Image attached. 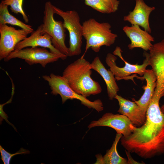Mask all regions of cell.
Masks as SVG:
<instances>
[{
    "label": "cell",
    "instance_id": "1",
    "mask_svg": "<svg viewBox=\"0 0 164 164\" xmlns=\"http://www.w3.org/2000/svg\"><path fill=\"white\" fill-rule=\"evenodd\" d=\"M160 96L154 93L146 113L145 123L122 136L121 144L126 151L145 159L164 154V114L159 105Z\"/></svg>",
    "mask_w": 164,
    "mask_h": 164
},
{
    "label": "cell",
    "instance_id": "2",
    "mask_svg": "<svg viewBox=\"0 0 164 164\" xmlns=\"http://www.w3.org/2000/svg\"><path fill=\"white\" fill-rule=\"evenodd\" d=\"M90 65L82 56L68 65L62 76L72 89L86 97L99 94L102 90L99 83L91 77Z\"/></svg>",
    "mask_w": 164,
    "mask_h": 164
},
{
    "label": "cell",
    "instance_id": "3",
    "mask_svg": "<svg viewBox=\"0 0 164 164\" xmlns=\"http://www.w3.org/2000/svg\"><path fill=\"white\" fill-rule=\"evenodd\" d=\"M82 25L83 37L86 41L85 53L90 48L98 52L102 46H110L113 44L118 37L117 34L112 32L108 22H99L90 18Z\"/></svg>",
    "mask_w": 164,
    "mask_h": 164
},
{
    "label": "cell",
    "instance_id": "4",
    "mask_svg": "<svg viewBox=\"0 0 164 164\" xmlns=\"http://www.w3.org/2000/svg\"><path fill=\"white\" fill-rule=\"evenodd\" d=\"M122 51L118 46L116 47L113 54L108 53L105 58V62L110 67V70L114 75L116 80L128 79L130 75L138 74L143 75L146 67L150 65L149 54L144 52L145 57L143 63L141 65L132 64L124 60L122 56Z\"/></svg>",
    "mask_w": 164,
    "mask_h": 164
},
{
    "label": "cell",
    "instance_id": "5",
    "mask_svg": "<svg viewBox=\"0 0 164 164\" xmlns=\"http://www.w3.org/2000/svg\"><path fill=\"white\" fill-rule=\"evenodd\" d=\"M42 78L48 82L51 90V93L53 95L59 94L61 96L62 104L68 99H75L80 101L81 104L88 108L94 109L98 112L103 110V104L100 99L92 101L78 94L70 87L62 76L51 73L49 75H43Z\"/></svg>",
    "mask_w": 164,
    "mask_h": 164
},
{
    "label": "cell",
    "instance_id": "6",
    "mask_svg": "<svg viewBox=\"0 0 164 164\" xmlns=\"http://www.w3.org/2000/svg\"><path fill=\"white\" fill-rule=\"evenodd\" d=\"M53 6L50 1L45 3L42 31L51 37L52 44L54 47L68 56L69 50L65 43L66 29L63 22L54 19Z\"/></svg>",
    "mask_w": 164,
    "mask_h": 164
},
{
    "label": "cell",
    "instance_id": "7",
    "mask_svg": "<svg viewBox=\"0 0 164 164\" xmlns=\"http://www.w3.org/2000/svg\"><path fill=\"white\" fill-rule=\"evenodd\" d=\"M54 12L63 19L65 29L69 35V56H78L81 53L82 43L83 26L78 12L75 10L64 11L53 5Z\"/></svg>",
    "mask_w": 164,
    "mask_h": 164
},
{
    "label": "cell",
    "instance_id": "8",
    "mask_svg": "<svg viewBox=\"0 0 164 164\" xmlns=\"http://www.w3.org/2000/svg\"><path fill=\"white\" fill-rule=\"evenodd\" d=\"M15 58L24 60L30 65L40 64L44 68L49 63L57 61L59 59H62L60 56L49 51L45 48L35 47L14 50L4 60L8 61Z\"/></svg>",
    "mask_w": 164,
    "mask_h": 164
},
{
    "label": "cell",
    "instance_id": "9",
    "mask_svg": "<svg viewBox=\"0 0 164 164\" xmlns=\"http://www.w3.org/2000/svg\"><path fill=\"white\" fill-rule=\"evenodd\" d=\"M30 33L22 29H17L6 24H0V60L7 57L15 50L16 45Z\"/></svg>",
    "mask_w": 164,
    "mask_h": 164
},
{
    "label": "cell",
    "instance_id": "10",
    "mask_svg": "<svg viewBox=\"0 0 164 164\" xmlns=\"http://www.w3.org/2000/svg\"><path fill=\"white\" fill-rule=\"evenodd\" d=\"M150 66L156 78L155 93L164 96V39L153 45L149 50Z\"/></svg>",
    "mask_w": 164,
    "mask_h": 164
},
{
    "label": "cell",
    "instance_id": "11",
    "mask_svg": "<svg viewBox=\"0 0 164 164\" xmlns=\"http://www.w3.org/2000/svg\"><path fill=\"white\" fill-rule=\"evenodd\" d=\"M134 125L126 116L119 114L107 113L97 121L91 122L88 126L89 129L98 126H106L114 129L117 133L127 136L133 132Z\"/></svg>",
    "mask_w": 164,
    "mask_h": 164
},
{
    "label": "cell",
    "instance_id": "12",
    "mask_svg": "<svg viewBox=\"0 0 164 164\" xmlns=\"http://www.w3.org/2000/svg\"><path fill=\"white\" fill-rule=\"evenodd\" d=\"M48 48L50 51L60 56L63 60L67 56L61 53L53 46L51 37L42 31V24L36 29L33 31L31 35L19 43L15 46V50H20L29 47H39Z\"/></svg>",
    "mask_w": 164,
    "mask_h": 164
},
{
    "label": "cell",
    "instance_id": "13",
    "mask_svg": "<svg viewBox=\"0 0 164 164\" xmlns=\"http://www.w3.org/2000/svg\"><path fill=\"white\" fill-rule=\"evenodd\" d=\"M135 2L134 9L128 15L125 16L123 20L129 22L132 25L142 27L145 30L150 33L151 29L149 24V17L155 8L149 6L143 0H135Z\"/></svg>",
    "mask_w": 164,
    "mask_h": 164
},
{
    "label": "cell",
    "instance_id": "14",
    "mask_svg": "<svg viewBox=\"0 0 164 164\" xmlns=\"http://www.w3.org/2000/svg\"><path fill=\"white\" fill-rule=\"evenodd\" d=\"M123 30L130 40L131 43L128 46L129 49L139 48L148 51L152 47V42L154 41V37L147 31L142 29L139 26H126L123 27Z\"/></svg>",
    "mask_w": 164,
    "mask_h": 164
},
{
    "label": "cell",
    "instance_id": "15",
    "mask_svg": "<svg viewBox=\"0 0 164 164\" xmlns=\"http://www.w3.org/2000/svg\"><path fill=\"white\" fill-rule=\"evenodd\" d=\"M119 105L118 111L127 117L134 125L140 127L145 122L146 113L134 101H131L117 94L115 97Z\"/></svg>",
    "mask_w": 164,
    "mask_h": 164
},
{
    "label": "cell",
    "instance_id": "16",
    "mask_svg": "<svg viewBox=\"0 0 164 164\" xmlns=\"http://www.w3.org/2000/svg\"><path fill=\"white\" fill-rule=\"evenodd\" d=\"M91 68L99 73L104 79L107 86V93L110 100H112L119 91L116 79L112 72L107 70L102 64L99 57H95L91 63Z\"/></svg>",
    "mask_w": 164,
    "mask_h": 164
},
{
    "label": "cell",
    "instance_id": "17",
    "mask_svg": "<svg viewBox=\"0 0 164 164\" xmlns=\"http://www.w3.org/2000/svg\"><path fill=\"white\" fill-rule=\"evenodd\" d=\"M142 78L145 79L146 82V85L143 87L144 92L138 100L136 101L134 99L132 100L146 113L154 94L156 86V78L152 69H146Z\"/></svg>",
    "mask_w": 164,
    "mask_h": 164
},
{
    "label": "cell",
    "instance_id": "18",
    "mask_svg": "<svg viewBox=\"0 0 164 164\" xmlns=\"http://www.w3.org/2000/svg\"><path fill=\"white\" fill-rule=\"evenodd\" d=\"M85 4L95 10L104 14L116 12L119 4L118 0H85Z\"/></svg>",
    "mask_w": 164,
    "mask_h": 164
},
{
    "label": "cell",
    "instance_id": "19",
    "mask_svg": "<svg viewBox=\"0 0 164 164\" xmlns=\"http://www.w3.org/2000/svg\"><path fill=\"white\" fill-rule=\"evenodd\" d=\"M122 136L121 134H116L111 147L102 157V164H128L127 159L120 156L117 150V144Z\"/></svg>",
    "mask_w": 164,
    "mask_h": 164
},
{
    "label": "cell",
    "instance_id": "20",
    "mask_svg": "<svg viewBox=\"0 0 164 164\" xmlns=\"http://www.w3.org/2000/svg\"><path fill=\"white\" fill-rule=\"evenodd\" d=\"M9 24L19 26L31 33L34 31L32 26L25 24L11 14L8 6L1 2L0 4V24Z\"/></svg>",
    "mask_w": 164,
    "mask_h": 164
},
{
    "label": "cell",
    "instance_id": "21",
    "mask_svg": "<svg viewBox=\"0 0 164 164\" xmlns=\"http://www.w3.org/2000/svg\"><path fill=\"white\" fill-rule=\"evenodd\" d=\"M23 1V0H2L1 2L8 6H10V10L14 13L21 14L25 22L28 23L29 21L28 17L22 8Z\"/></svg>",
    "mask_w": 164,
    "mask_h": 164
},
{
    "label": "cell",
    "instance_id": "22",
    "mask_svg": "<svg viewBox=\"0 0 164 164\" xmlns=\"http://www.w3.org/2000/svg\"><path fill=\"white\" fill-rule=\"evenodd\" d=\"M0 152L1 159L4 164H9L12 157L16 155L28 154L30 152L29 151L22 148L15 153H11L5 150L1 145H0Z\"/></svg>",
    "mask_w": 164,
    "mask_h": 164
},
{
    "label": "cell",
    "instance_id": "23",
    "mask_svg": "<svg viewBox=\"0 0 164 164\" xmlns=\"http://www.w3.org/2000/svg\"><path fill=\"white\" fill-rule=\"evenodd\" d=\"M126 154L127 155L128 159V164H142L134 160L132 157L129 152L127 151H125Z\"/></svg>",
    "mask_w": 164,
    "mask_h": 164
},
{
    "label": "cell",
    "instance_id": "24",
    "mask_svg": "<svg viewBox=\"0 0 164 164\" xmlns=\"http://www.w3.org/2000/svg\"><path fill=\"white\" fill-rule=\"evenodd\" d=\"M160 108L164 114V104L161 106Z\"/></svg>",
    "mask_w": 164,
    "mask_h": 164
}]
</instances>
